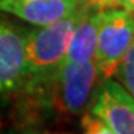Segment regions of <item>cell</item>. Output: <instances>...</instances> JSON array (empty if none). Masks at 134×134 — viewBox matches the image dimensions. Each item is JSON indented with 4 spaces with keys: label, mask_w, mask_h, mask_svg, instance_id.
I'll list each match as a JSON object with an SVG mask.
<instances>
[{
    "label": "cell",
    "mask_w": 134,
    "mask_h": 134,
    "mask_svg": "<svg viewBox=\"0 0 134 134\" xmlns=\"http://www.w3.org/2000/svg\"><path fill=\"white\" fill-rule=\"evenodd\" d=\"M115 75L121 81L122 86L128 91V94L134 98V42L122 57Z\"/></svg>",
    "instance_id": "obj_8"
},
{
    "label": "cell",
    "mask_w": 134,
    "mask_h": 134,
    "mask_svg": "<svg viewBox=\"0 0 134 134\" xmlns=\"http://www.w3.org/2000/svg\"><path fill=\"white\" fill-rule=\"evenodd\" d=\"M27 34L0 21V92L14 90L27 75Z\"/></svg>",
    "instance_id": "obj_5"
},
{
    "label": "cell",
    "mask_w": 134,
    "mask_h": 134,
    "mask_svg": "<svg viewBox=\"0 0 134 134\" xmlns=\"http://www.w3.org/2000/svg\"><path fill=\"white\" fill-rule=\"evenodd\" d=\"M133 42V14L121 8L101 9L94 63L103 79H109L115 75L121 60Z\"/></svg>",
    "instance_id": "obj_3"
},
{
    "label": "cell",
    "mask_w": 134,
    "mask_h": 134,
    "mask_svg": "<svg viewBox=\"0 0 134 134\" xmlns=\"http://www.w3.org/2000/svg\"><path fill=\"white\" fill-rule=\"evenodd\" d=\"M90 134H134V98L118 82L106 79L91 112L82 118Z\"/></svg>",
    "instance_id": "obj_2"
},
{
    "label": "cell",
    "mask_w": 134,
    "mask_h": 134,
    "mask_svg": "<svg viewBox=\"0 0 134 134\" xmlns=\"http://www.w3.org/2000/svg\"><path fill=\"white\" fill-rule=\"evenodd\" d=\"M133 18H134V14H133Z\"/></svg>",
    "instance_id": "obj_11"
},
{
    "label": "cell",
    "mask_w": 134,
    "mask_h": 134,
    "mask_svg": "<svg viewBox=\"0 0 134 134\" xmlns=\"http://www.w3.org/2000/svg\"><path fill=\"white\" fill-rule=\"evenodd\" d=\"M83 6L55 23L40 25L30 31L25 40L27 73L36 77H51L67 55L73 30L82 15Z\"/></svg>",
    "instance_id": "obj_1"
},
{
    "label": "cell",
    "mask_w": 134,
    "mask_h": 134,
    "mask_svg": "<svg viewBox=\"0 0 134 134\" xmlns=\"http://www.w3.org/2000/svg\"><path fill=\"white\" fill-rule=\"evenodd\" d=\"M79 2H81V5H83V6H94V8H96V3L98 0H79Z\"/></svg>",
    "instance_id": "obj_10"
},
{
    "label": "cell",
    "mask_w": 134,
    "mask_h": 134,
    "mask_svg": "<svg viewBox=\"0 0 134 134\" xmlns=\"http://www.w3.org/2000/svg\"><path fill=\"white\" fill-rule=\"evenodd\" d=\"M98 76L94 60L86 63H73L64 60L54 73L55 106L64 113H77L85 107Z\"/></svg>",
    "instance_id": "obj_4"
},
{
    "label": "cell",
    "mask_w": 134,
    "mask_h": 134,
    "mask_svg": "<svg viewBox=\"0 0 134 134\" xmlns=\"http://www.w3.org/2000/svg\"><path fill=\"white\" fill-rule=\"evenodd\" d=\"M98 9H109V8H121L134 14V0H98L96 3Z\"/></svg>",
    "instance_id": "obj_9"
},
{
    "label": "cell",
    "mask_w": 134,
    "mask_h": 134,
    "mask_svg": "<svg viewBox=\"0 0 134 134\" xmlns=\"http://www.w3.org/2000/svg\"><path fill=\"white\" fill-rule=\"evenodd\" d=\"M100 16L101 9L94 8V6H83L82 15L73 30L72 39L69 43L66 55L67 61L86 63L94 60Z\"/></svg>",
    "instance_id": "obj_7"
},
{
    "label": "cell",
    "mask_w": 134,
    "mask_h": 134,
    "mask_svg": "<svg viewBox=\"0 0 134 134\" xmlns=\"http://www.w3.org/2000/svg\"><path fill=\"white\" fill-rule=\"evenodd\" d=\"M79 6V0H0V10L39 27L73 14Z\"/></svg>",
    "instance_id": "obj_6"
}]
</instances>
